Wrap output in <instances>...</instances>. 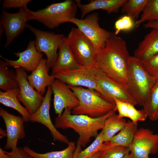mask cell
<instances>
[{
	"label": "cell",
	"instance_id": "3957f363",
	"mask_svg": "<svg viewBox=\"0 0 158 158\" xmlns=\"http://www.w3.org/2000/svg\"><path fill=\"white\" fill-rule=\"evenodd\" d=\"M156 81L145 70L141 61L130 56L126 85L137 104L143 107L147 103Z\"/></svg>",
	"mask_w": 158,
	"mask_h": 158
},
{
	"label": "cell",
	"instance_id": "9c48e42d",
	"mask_svg": "<svg viewBox=\"0 0 158 158\" xmlns=\"http://www.w3.org/2000/svg\"><path fill=\"white\" fill-rule=\"evenodd\" d=\"M25 27L34 35L35 46L39 52L44 53L47 59V66L49 71L54 66L58 57L57 50L64 37L63 35L55 34L40 30L26 24Z\"/></svg>",
	"mask_w": 158,
	"mask_h": 158
},
{
	"label": "cell",
	"instance_id": "e575fe53",
	"mask_svg": "<svg viewBox=\"0 0 158 158\" xmlns=\"http://www.w3.org/2000/svg\"><path fill=\"white\" fill-rule=\"evenodd\" d=\"M30 0H5L2 5L3 8H16L27 7Z\"/></svg>",
	"mask_w": 158,
	"mask_h": 158
},
{
	"label": "cell",
	"instance_id": "4dcf8cb0",
	"mask_svg": "<svg viewBox=\"0 0 158 158\" xmlns=\"http://www.w3.org/2000/svg\"><path fill=\"white\" fill-rule=\"evenodd\" d=\"M104 142L103 132L102 130L92 143L79 152L76 158H88L102 150Z\"/></svg>",
	"mask_w": 158,
	"mask_h": 158
},
{
	"label": "cell",
	"instance_id": "30bf717a",
	"mask_svg": "<svg viewBox=\"0 0 158 158\" xmlns=\"http://www.w3.org/2000/svg\"><path fill=\"white\" fill-rule=\"evenodd\" d=\"M96 66L88 68L81 66L79 68L61 71L52 75L72 87H82L95 90L97 85Z\"/></svg>",
	"mask_w": 158,
	"mask_h": 158
},
{
	"label": "cell",
	"instance_id": "836d02e7",
	"mask_svg": "<svg viewBox=\"0 0 158 158\" xmlns=\"http://www.w3.org/2000/svg\"><path fill=\"white\" fill-rule=\"evenodd\" d=\"M135 26L133 20L128 16L125 15L120 18L115 22V30L114 33L117 35L121 31L130 30Z\"/></svg>",
	"mask_w": 158,
	"mask_h": 158
},
{
	"label": "cell",
	"instance_id": "ba28073f",
	"mask_svg": "<svg viewBox=\"0 0 158 158\" xmlns=\"http://www.w3.org/2000/svg\"><path fill=\"white\" fill-rule=\"evenodd\" d=\"M98 13L96 12L89 14L83 19L75 18L68 21L75 24L98 51L104 47L113 33L100 27Z\"/></svg>",
	"mask_w": 158,
	"mask_h": 158
},
{
	"label": "cell",
	"instance_id": "603a6c76",
	"mask_svg": "<svg viewBox=\"0 0 158 158\" xmlns=\"http://www.w3.org/2000/svg\"><path fill=\"white\" fill-rule=\"evenodd\" d=\"M19 88L7 91H0V102L5 106L15 109L21 114L25 122L30 121L31 114L28 110L20 103L17 98Z\"/></svg>",
	"mask_w": 158,
	"mask_h": 158
},
{
	"label": "cell",
	"instance_id": "d590c367",
	"mask_svg": "<svg viewBox=\"0 0 158 158\" xmlns=\"http://www.w3.org/2000/svg\"><path fill=\"white\" fill-rule=\"evenodd\" d=\"M11 158H34L23 149L20 147H18L14 150H12L10 152L5 151Z\"/></svg>",
	"mask_w": 158,
	"mask_h": 158
},
{
	"label": "cell",
	"instance_id": "f1b7e54d",
	"mask_svg": "<svg viewBox=\"0 0 158 158\" xmlns=\"http://www.w3.org/2000/svg\"><path fill=\"white\" fill-rule=\"evenodd\" d=\"M148 0H126L121 8L122 13H126L133 20L138 19L143 12Z\"/></svg>",
	"mask_w": 158,
	"mask_h": 158
},
{
	"label": "cell",
	"instance_id": "f35d334b",
	"mask_svg": "<svg viewBox=\"0 0 158 158\" xmlns=\"http://www.w3.org/2000/svg\"><path fill=\"white\" fill-rule=\"evenodd\" d=\"M88 158H99V152H97Z\"/></svg>",
	"mask_w": 158,
	"mask_h": 158
},
{
	"label": "cell",
	"instance_id": "7a4b0ae2",
	"mask_svg": "<svg viewBox=\"0 0 158 158\" xmlns=\"http://www.w3.org/2000/svg\"><path fill=\"white\" fill-rule=\"evenodd\" d=\"M116 111L112 110L105 115L98 118H92L84 115L73 114L69 108L65 109L62 114L55 119V126L57 128H71L79 135L74 154L77 155L81 147L88 143L90 138L96 137L98 131L102 129L105 121Z\"/></svg>",
	"mask_w": 158,
	"mask_h": 158
},
{
	"label": "cell",
	"instance_id": "484cf974",
	"mask_svg": "<svg viewBox=\"0 0 158 158\" xmlns=\"http://www.w3.org/2000/svg\"><path fill=\"white\" fill-rule=\"evenodd\" d=\"M67 147L59 151L48 152L44 153L37 152L28 146L24 147V150L34 158H74L76 146L73 142L70 141Z\"/></svg>",
	"mask_w": 158,
	"mask_h": 158
},
{
	"label": "cell",
	"instance_id": "7c38bea8",
	"mask_svg": "<svg viewBox=\"0 0 158 158\" xmlns=\"http://www.w3.org/2000/svg\"><path fill=\"white\" fill-rule=\"evenodd\" d=\"M129 149L134 158H149L158 152V134L148 128H138Z\"/></svg>",
	"mask_w": 158,
	"mask_h": 158
},
{
	"label": "cell",
	"instance_id": "5bb4252c",
	"mask_svg": "<svg viewBox=\"0 0 158 158\" xmlns=\"http://www.w3.org/2000/svg\"><path fill=\"white\" fill-rule=\"evenodd\" d=\"M52 94L51 86H49L47 87L41 104L36 112L31 115L30 121L39 123L47 127L50 131L54 141H59L68 144L70 141L67 137L58 130L51 118L49 110Z\"/></svg>",
	"mask_w": 158,
	"mask_h": 158
},
{
	"label": "cell",
	"instance_id": "1f68e13d",
	"mask_svg": "<svg viewBox=\"0 0 158 158\" xmlns=\"http://www.w3.org/2000/svg\"><path fill=\"white\" fill-rule=\"evenodd\" d=\"M129 149L121 146L104 148L99 152V158H123L130 153Z\"/></svg>",
	"mask_w": 158,
	"mask_h": 158
},
{
	"label": "cell",
	"instance_id": "4316f807",
	"mask_svg": "<svg viewBox=\"0 0 158 158\" xmlns=\"http://www.w3.org/2000/svg\"><path fill=\"white\" fill-rule=\"evenodd\" d=\"M132 104L127 102L123 104L119 113L121 118H127L130 119L133 123L138 124V122L145 121L148 115L143 109L140 110L136 109Z\"/></svg>",
	"mask_w": 158,
	"mask_h": 158
},
{
	"label": "cell",
	"instance_id": "5b68a950",
	"mask_svg": "<svg viewBox=\"0 0 158 158\" xmlns=\"http://www.w3.org/2000/svg\"><path fill=\"white\" fill-rule=\"evenodd\" d=\"M78 7L75 1L66 0L53 3L46 8L32 11L31 20H35L53 29L76 18Z\"/></svg>",
	"mask_w": 158,
	"mask_h": 158
},
{
	"label": "cell",
	"instance_id": "9a60e30c",
	"mask_svg": "<svg viewBox=\"0 0 158 158\" xmlns=\"http://www.w3.org/2000/svg\"><path fill=\"white\" fill-rule=\"evenodd\" d=\"M0 116L4 121L6 129L7 138L4 148L15 150L18 148V140L24 138L25 136V120L22 117L11 114L1 107L0 109Z\"/></svg>",
	"mask_w": 158,
	"mask_h": 158
},
{
	"label": "cell",
	"instance_id": "83f0119b",
	"mask_svg": "<svg viewBox=\"0 0 158 158\" xmlns=\"http://www.w3.org/2000/svg\"><path fill=\"white\" fill-rule=\"evenodd\" d=\"M143 107L151 121L158 120V80L150 91L148 101Z\"/></svg>",
	"mask_w": 158,
	"mask_h": 158
},
{
	"label": "cell",
	"instance_id": "7402d4cb",
	"mask_svg": "<svg viewBox=\"0 0 158 158\" xmlns=\"http://www.w3.org/2000/svg\"><path fill=\"white\" fill-rule=\"evenodd\" d=\"M138 124L129 121L125 127L109 142H104L102 150L110 147L121 146L129 149L135 134L138 129Z\"/></svg>",
	"mask_w": 158,
	"mask_h": 158
},
{
	"label": "cell",
	"instance_id": "4fadbf2b",
	"mask_svg": "<svg viewBox=\"0 0 158 158\" xmlns=\"http://www.w3.org/2000/svg\"><path fill=\"white\" fill-rule=\"evenodd\" d=\"M15 68L19 88L17 98L31 115H32L41 104L44 97L30 84L27 78L28 75L24 68L20 67Z\"/></svg>",
	"mask_w": 158,
	"mask_h": 158
},
{
	"label": "cell",
	"instance_id": "52a82bcc",
	"mask_svg": "<svg viewBox=\"0 0 158 158\" xmlns=\"http://www.w3.org/2000/svg\"><path fill=\"white\" fill-rule=\"evenodd\" d=\"M67 38L79 63L88 68L96 66L98 50L90 40L77 28H73Z\"/></svg>",
	"mask_w": 158,
	"mask_h": 158
},
{
	"label": "cell",
	"instance_id": "8992f818",
	"mask_svg": "<svg viewBox=\"0 0 158 158\" xmlns=\"http://www.w3.org/2000/svg\"><path fill=\"white\" fill-rule=\"evenodd\" d=\"M96 79L97 85L95 90L96 92L103 99L115 107L114 99L130 103L134 106L137 104L126 85L97 68Z\"/></svg>",
	"mask_w": 158,
	"mask_h": 158
},
{
	"label": "cell",
	"instance_id": "8fae6325",
	"mask_svg": "<svg viewBox=\"0 0 158 158\" xmlns=\"http://www.w3.org/2000/svg\"><path fill=\"white\" fill-rule=\"evenodd\" d=\"M32 11L27 7L19 9L15 13H10L5 10L2 11L0 24L5 30L6 38L5 47L8 46L13 40L23 30L26 22L31 20Z\"/></svg>",
	"mask_w": 158,
	"mask_h": 158
},
{
	"label": "cell",
	"instance_id": "74e56055",
	"mask_svg": "<svg viewBox=\"0 0 158 158\" xmlns=\"http://www.w3.org/2000/svg\"><path fill=\"white\" fill-rule=\"evenodd\" d=\"M0 158H11L5 152V150L0 148Z\"/></svg>",
	"mask_w": 158,
	"mask_h": 158
},
{
	"label": "cell",
	"instance_id": "d4e9b609",
	"mask_svg": "<svg viewBox=\"0 0 158 158\" xmlns=\"http://www.w3.org/2000/svg\"><path fill=\"white\" fill-rule=\"evenodd\" d=\"M7 63L0 61V88L4 91L19 88L16 73L8 68Z\"/></svg>",
	"mask_w": 158,
	"mask_h": 158
},
{
	"label": "cell",
	"instance_id": "2e32d148",
	"mask_svg": "<svg viewBox=\"0 0 158 158\" xmlns=\"http://www.w3.org/2000/svg\"><path fill=\"white\" fill-rule=\"evenodd\" d=\"M51 86L54 95V110L58 116L62 114L64 109L68 108L72 111L78 105L76 95L66 84L55 79Z\"/></svg>",
	"mask_w": 158,
	"mask_h": 158
},
{
	"label": "cell",
	"instance_id": "cb8c5ba5",
	"mask_svg": "<svg viewBox=\"0 0 158 158\" xmlns=\"http://www.w3.org/2000/svg\"><path fill=\"white\" fill-rule=\"evenodd\" d=\"M127 123L124 118L120 117L115 113L109 117L105 121L102 129L104 142L110 141L117 133L125 127Z\"/></svg>",
	"mask_w": 158,
	"mask_h": 158
},
{
	"label": "cell",
	"instance_id": "44dd1931",
	"mask_svg": "<svg viewBox=\"0 0 158 158\" xmlns=\"http://www.w3.org/2000/svg\"><path fill=\"white\" fill-rule=\"evenodd\" d=\"M157 54L158 30L153 29L139 43L134 51V56L142 61Z\"/></svg>",
	"mask_w": 158,
	"mask_h": 158
},
{
	"label": "cell",
	"instance_id": "ab89813d",
	"mask_svg": "<svg viewBox=\"0 0 158 158\" xmlns=\"http://www.w3.org/2000/svg\"><path fill=\"white\" fill-rule=\"evenodd\" d=\"M123 158H134L131 153H130Z\"/></svg>",
	"mask_w": 158,
	"mask_h": 158
},
{
	"label": "cell",
	"instance_id": "6da1fadb",
	"mask_svg": "<svg viewBox=\"0 0 158 158\" xmlns=\"http://www.w3.org/2000/svg\"><path fill=\"white\" fill-rule=\"evenodd\" d=\"M130 56L125 41L113 32L104 47L98 51L96 66L126 85Z\"/></svg>",
	"mask_w": 158,
	"mask_h": 158
},
{
	"label": "cell",
	"instance_id": "f546056e",
	"mask_svg": "<svg viewBox=\"0 0 158 158\" xmlns=\"http://www.w3.org/2000/svg\"><path fill=\"white\" fill-rule=\"evenodd\" d=\"M146 21L158 22V0H148L140 19L135 23V27L138 28Z\"/></svg>",
	"mask_w": 158,
	"mask_h": 158
},
{
	"label": "cell",
	"instance_id": "d6a6232c",
	"mask_svg": "<svg viewBox=\"0 0 158 158\" xmlns=\"http://www.w3.org/2000/svg\"><path fill=\"white\" fill-rule=\"evenodd\" d=\"M147 73L155 80H158V54L145 60L141 61Z\"/></svg>",
	"mask_w": 158,
	"mask_h": 158
},
{
	"label": "cell",
	"instance_id": "8d00e7d4",
	"mask_svg": "<svg viewBox=\"0 0 158 158\" xmlns=\"http://www.w3.org/2000/svg\"><path fill=\"white\" fill-rule=\"evenodd\" d=\"M143 27L146 28H150L158 30V22L154 21L148 22L144 24Z\"/></svg>",
	"mask_w": 158,
	"mask_h": 158
},
{
	"label": "cell",
	"instance_id": "ac0fdd59",
	"mask_svg": "<svg viewBox=\"0 0 158 158\" xmlns=\"http://www.w3.org/2000/svg\"><path fill=\"white\" fill-rule=\"evenodd\" d=\"M58 57L52 68L51 75L62 70L79 68L78 62L70 46L67 37H63L59 46Z\"/></svg>",
	"mask_w": 158,
	"mask_h": 158
},
{
	"label": "cell",
	"instance_id": "d6986e66",
	"mask_svg": "<svg viewBox=\"0 0 158 158\" xmlns=\"http://www.w3.org/2000/svg\"><path fill=\"white\" fill-rule=\"evenodd\" d=\"M49 71L47 59L42 58L36 68L27 77L31 86L42 95L45 92L46 87L51 86L55 79L49 75Z\"/></svg>",
	"mask_w": 158,
	"mask_h": 158
},
{
	"label": "cell",
	"instance_id": "ffe728a7",
	"mask_svg": "<svg viewBox=\"0 0 158 158\" xmlns=\"http://www.w3.org/2000/svg\"><path fill=\"white\" fill-rule=\"evenodd\" d=\"M126 0H92L88 4H83L80 0H75L80 10L81 19L94 10L101 9L110 14L117 13Z\"/></svg>",
	"mask_w": 158,
	"mask_h": 158
},
{
	"label": "cell",
	"instance_id": "e0dca14e",
	"mask_svg": "<svg viewBox=\"0 0 158 158\" xmlns=\"http://www.w3.org/2000/svg\"><path fill=\"white\" fill-rule=\"evenodd\" d=\"M14 54L18 58V59L10 60L1 56L0 57L7 63L8 66H12L14 68L21 67L28 72H32L35 70L43 58V54L37 49L34 41H30L24 51Z\"/></svg>",
	"mask_w": 158,
	"mask_h": 158
},
{
	"label": "cell",
	"instance_id": "277c9868",
	"mask_svg": "<svg viewBox=\"0 0 158 158\" xmlns=\"http://www.w3.org/2000/svg\"><path fill=\"white\" fill-rule=\"evenodd\" d=\"M68 86L75 93L79 101L78 105L71 111L72 114L96 118L102 116L111 110L116 111L115 106L103 99L95 90Z\"/></svg>",
	"mask_w": 158,
	"mask_h": 158
}]
</instances>
